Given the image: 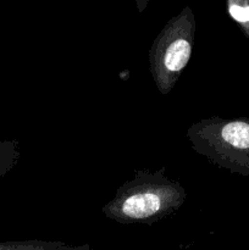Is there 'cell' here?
Instances as JSON below:
<instances>
[{"instance_id":"2","label":"cell","mask_w":249,"mask_h":250,"mask_svg":"<svg viewBox=\"0 0 249 250\" xmlns=\"http://www.w3.org/2000/svg\"><path fill=\"white\" fill-rule=\"evenodd\" d=\"M187 134L192 148L215 165L249 176V119L211 117L190 126Z\"/></svg>"},{"instance_id":"3","label":"cell","mask_w":249,"mask_h":250,"mask_svg":"<svg viewBox=\"0 0 249 250\" xmlns=\"http://www.w3.org/2000/svg\"><path fill=\"white\" fill-rule=\"evenodd\" d=\"M195 20L186 7L167 22L149 51L150 71L156 87L167 94L187 66L193 50Z\"/></svg>"},{"instance_id":"1","label":"cell","mask_w":249,"mask_h":250,"mask_svg":"<svg viewBox=\"0 0 249 250\" xmlns=\"http://www.w3.org/2000/svg\"><path fill=\"white\" fill-rule=\"evenodd\" d=\"M186 190L164 175L139 171L133 180L119 188L114 199L103 209L107 219L124 225H153L180 209Z\"/></svg>"},{"instance_id":"4","label":"cell","mask_w":249,"mask_h":250,"mask_svg":"<svg viewBox=\"0 0 249 250\" xmlns=\"http://www.w3.org/2000/svg\"><path fill=\"white\" fill-rule=\"evenodd\" d=\"M0 250H89V247H70L60 242L28 241L0 243Z\"/></svg>"},{"instance_id":"5","label":"cell","mask_w":249,"mask_h":250,"mask_svg":"<svg viewBox=\"0 0 249 250\" xmlns=\"http://www.w3.org/2000/svg\"><path fill=\"white\" fill-rule=\"evenodd\" d=\"M19 158V143L16 141L0 142V180L16 165Z\"/></svg>"},{"instance_id":"6","label":"cell","mask_w":249,"mask_h":250,"mask_svg":"<svg viewBox=\"0 0 249 250\" xmlns=\"http://www.w3.org/2000/svg\"><path fill=\"white\" fill-rule=\"evenodd\" d=\"M228 14L249 39V1L248 0H229L227 2Z\"/></svg>"}]
</instances>
